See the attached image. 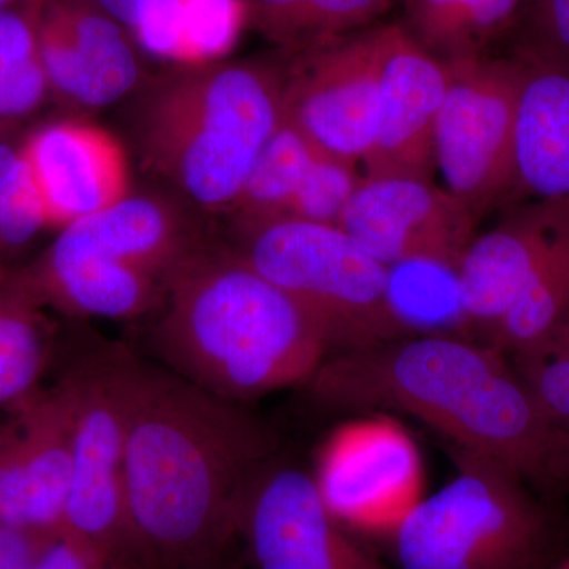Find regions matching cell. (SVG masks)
Listing matches in <instances>:
<instances>
[{
  "mask_svg": "<svg viewBox=\"0 0 569 569\" xmlns=\"http://www.w3.org/2000/svg\"><path fill=\"white\" fill-rule=\"evenodd\" d=\"M3 426H6V425H3ZM2 430H3V427H2ZM2 430H0V433H2Z\"/></svg>",
  "mask_w": 569,
  "mask_h": 569,
  "instance_id": "f35d334b",
  "label": "cell"
},
{
  "mask_svg": "<svg viewBox=\"0 0 569 569\" xmlns=\"http://www.w3.org/2000/svg\"><path fill=\"white\" fill-rule=\"evenodd\" d=\"M51 355L47 307L18 268L0 272V410L10 415L41 389Z\"/></svg>",
  "mask_w": 569,
  "mask_h": 569,
  "instance_id": "7402d4cb",
  "label": "cell"
},
{
  "mask_svg": "<svg viewBox=\"0 0 569 569\" xmlns=\"http://www.w3.org/2000/svg\"><path fill=\"white\" fill-rule=\"evenodd\" d=\"M61 380L73 413V466L62 530L142 569L123 496L126 406L118 353H100Z\"/></svg>",
  "mask_w": 569,
  "mask_h": 569,
  "instance_id": "ba28073f",
  "label": "cell"
},
{
  "mask_svg": "<svg viewBox=\"0 0 569 569\" xmlns=\"http://www.w3.org/2000/svg\"><path fill=\"white\" fill-rule=\"evenodd\" d=\"M305 388L326 410L413 417L455 448L505 463L549 496L556 430L511 358L492 343L459 336L402 337L328 356Z\"/></svg>",
  "mask_w": 569,
  "mask_h": 569,
  "instance_id": "7a4b0ae2",
  "label": "cell"
},
{
  "mask_svg": "<svg viewBox=\"0 0 569 569\" xmlns=\"http://www.w3.org/2000/svg\"><path fill=\"white\" fill-rule=\"evenodd\" d=\"M40 6L0 11V141H13L51 97L37 37Z\"/></svg>",
  "mask_w": 569,
  "mask_h": 569,
  "instance_id": "484cf974",
  "label": "cell"
},
{
  "mask_svg": "<svg viewBox=\"0 0 569 569\" xmlns=\"http://www.w3.org/2000/svg\"><path fill=\"white\" fill-rule=\"evenodd\" d=\"M51 535L0 526V569H33L44 541Z\"/></svg>",
  "mask_w": 569,
  "mask_h": 569,
  "instance_id": "d6a6232c",
  "label": "cell"
},
{
  "mask_svg": "<svg viewBox=\"0 0 569 569\" xmlns=\"http://www.w3.org/2000/svg\"><path fill=\"white\" fill-rule=\"evenodd\" d=\"M43 306L70 317L137 320L159 312L167 283L51 242L18 268Z\"/></svg>",
  "mask_w": 569,
  "mask_h": 569,
  "instance_id": "d6986e66",
  "label": "cell"
},
{
  "mask_svg": "<svg viewBox=\"0 0 569 569\" xmlns=\"http://www.w3.org/2000/svg\"><path fill=\"white\" fill-rule=\"evenodd\" d=\"M400 21L415 40L443 62L488 56L515 31L529 0H402Z\"/></svg>",
  "mask_w": 569,
  "mask_h": 569,
  "instance_id": "44dd1931",
  "label": "cell"
},
{
  "mask_svg": "<svg viewBox=\"0 0 569 569\" xmlns=\"http://www.w3.org/2000/svg\"><path fill=\"white\" fill-rule=\"evenodd\" d=\"M388 296L392 313L406 337L477 339L463 312L458 264L411 260L388 266Z\"/></svg>",
  "mask_w": 569,
  "mask_h": 569,
  "instance_id": "d4e9b609",
  "label": "cell"
},
{
  "mask_svg": "<svg viewBox=\"0 0 569 569\" xmlns=\"http://www.w3.org/2000/svg\"><path fill=\"white\" fill-rule=\"evenodd\" d=\"M48 228H62L132 193L122 142L97 123L54 119L17 141Z\"/></svg>",
  "mask_w": 569,
  "mask_h": 569,
  "instance_id": "9a60e30c",
  "label": "cell"
},
{
  "mask_svg": "<svg viewBox=\"0 0 569 569\" xmlns=\"http://www.w3.org/2000/svg\"><path fill=\"white\" fill-rule=\"evenodd\" d=\"M317 152L316 144L283 118L228 209L239 234L287 217Z\"/></svg>",
  "mask_w": 569,
  "mask_h": 569,
  "instance_id": "cb8c5ba5",
  "label": "cell"
},
{
  "mask_svg": "<svg viewBox=\"0 0 569 569\" xmlns=\"http://www.w3.org/2000/svg\"><path fill=\"white\" fill-rule=\"evenodd\" d=\"M48 230L17 141H0V272Z\"/></svg>",
  "mask_w": 569,
  "mask_h": 569,
  "instance_id": "f1b7e54d",
  "label": "cell"
},
{
  "mask_svg": "<svg viewBox=\"0 0 569 569\" xmlns=\"http://www.w3.org/2000/svg\"><path fill=\"white\" fill-rule=\"evenodd\" d=\"M509 358L549 426L569 436V307L538 342Z\"/></svg>",
  "mask_w": 569,
  "mask_h": 569,
  "instance_id": "83f0119b",
  "label": "cell"
},
{
  "mask_svg": "<svg viewBox=\"0 0 569 569\" xmlns=\"http://www.w3.org/2000/svg\"><path fill=\"white\" fill-rule=\"evenodd\" d=\"M381 81L366 176L430 179L448 63L426 51L400 22L380 26Z\"/></svg>",
  "mask_w": 569,
  "mask_h": 569,
  "instance_id": "2e32d148",
  "label": "cell"
},
{
  "mask_svg": "<svg viewBox=\"0 0 569 569\" xmlns=\"http://www.w3.org/2000/svg\"><path fill=\"white\" fill-rule=\"evenodd\" d=\"M515 189L537 200L569 197V71L526 66Z\"/></svg>",
  "mask_w": 569,
  "mask_h": 569,
  "instance_id": "ffe728a7",
  "label": "cell"
},
{
  "mask_svg": "<svg viewBox=\"0 0 569 569\" xmlns=\"http://www.w3.org/2000/svg\"><path fill=\"white\" fill-rule=\"evenodd\" d=\"M189 569H236L233 567H230V565L227 563V561L222 559H217L212 561H208V563L198 565V567L189 568Z\"/></svg>",
  "mask_w": 569,
  "mask_h": 569,
  "instance_id": "d590c367",
  "label": "cell"
},
{
  "mask_svg": "<svg viewBox=\"0 0 569 569\" xmlns=\"http://www.w3.org/2000/svg\"><path fill=\"white\" fill-rule=\"evenodd\" d=\"M288 71L274 59H216L164 71L134 110L142 162L189 203L228 211L283 121Z\"/></svg>",
  "mask_w": 569,
  "mask_h": 569,
  "instance_id": "277c9868",
  "label": "cell"
},
{
  "mask_svg": "<svg viewBox=\"0 0 569 569\" xmlns=\"http://www.w3.org/2000/svg\"><path fill=\"white\" fill-rule=\"evenodd\" d=\"M33 569H137L82 539L58 531L44 541Z\"/></svg>",
  "mask_w": 569,
  "mask_h": 569,
  "instance_id": "1f68e13d",
  "label": "cell"
},
{
  "mask_svg": "<svg viewBox=\"0 0 569 569\" xmlns=\"http://www.w3.org/2000/svg\"><path fill=\"white\" fill-rule=\"evenodd\" d=\"M71 466L73 413L61 380L11 411L0 433V526L61 531Z\"/></svg>",
  "mask_w": 569,
  "mask_h": 569,
  "instance_id": "4fadbf2b",
  "label": "cell"
},
{
  "mask_svg": "<svg viewBox=\"0 0 569 569\" xmlns=\"http://www.w3.org/2000/svg\"><path fill=\"white\" fill-rule=\"evenodd\" d=\"M236 250L305 310L331 355L406 337L389 305L388 266L342 228L279 220L239 234Z\"/></svg>",
  "mask_w": 569,
  "mask_h": 569,
  "instance_id": "8992f818",
  "label": "cell"
},
{
  "mask_svg": "<svg viewBox=\"0 0 569 569\" xmlns=\"http://www.w3.org/2000/svg\"><path fill=\"white\" fill-rule=\"evenodd\" d=\"M569 307V227L557 239L526 290L488 342L512 356L538 342Z\"/></svg>",
  "mask_w": 569,
  "mask_h": 569,
  "instance_id": "4316f807",
  "label": "cell"
},
{
  "mask_svg": "<svg viewBox=\"0 0 569 569\" xmlns=\"http://www.w3.org/2000/svg\"><path fill=\"white\" fill-rule=\"evenodd\" d=\"M54 242L167 283L198 250L182 209L156 194L130 193L58 231Z\"/></svg>",
  "mask_w": 569,
  "mask_h": 569,
  "instance_id": "ac0fdd59",
  "label": "cell"
},
{
  "mask_svg": "<svg viewBox=\"0 0 569 569\" xmlns=\"http://www.w3.org/2000/svg\"><path fill=\"white\" fill-rule=\"evenodd\" d=\"M37 37L51 97L62 102L110 107L141 84L137 41L96 0H43Z\"/></svg>",
  "mask_w": 569,
  "mask_h": 569,
  "instance_id": "5bb4252c",
  "label": "cell"
},
{
  "mask_svg": "<svg viewBox=\"0 0 569 569\" xmlns=\"http://www.w3.org/2000/svg\"><path fill=\"white\" fill-rule=\"evenodd\" d=\"M452 460L391 537L400 569H549L567 552L549 496L496 459L455 448Z\"/></svg>",
  "mask_w": 569,
  "mask_h": 569,
  "instance_id": "5b68a950",
  "label": "cell"
},
{
  "mask_svg": "<svg viewBox=\"0 0 569 569\" xmlns=\"http://www.w3.org/2000/svg\"><path fill=\"white\" fill-rule=\"evenodd\" d=\"M447 63L448 88L433 140L436 167L449 192L479 217L515 189L526 63L489 56Z\"/></svg>",
  "mask_w": 569,
  "mask_h": 569,
  "instance_id": "52a82bcc",
  "label": "cell"
},
{
  "mask_svg": "<svg viewBox=\"0 0 569 569\" xmlns=\"http://www.w3.org/2000/svg\"><path fill=\"white\" fill-rule=\"evenodd\" d=\"M361 179L356 163L318 149L283 220L339 227Z\"/></svg>",
  "mask_w": 569,
  "mask_h": 569,
  "instance_id": "f546056e",
  "label": "cell"
},
{
  "mask_svg": "<svg viewBox=\"0 0 569 569\" xmlns=\"http://www.w3.org/2000/svg\"><path fill=\"white\" fill-rule=\"evenodd\" d=\"M41 0H0V11L40 6Z\"/></svg>",
  "mask_w": 569,
  "mask_h": 569,
  "instance_id": "e575fe53",
  "label": "cell"
},
{
  "mask_svg": "<svg viewBox=\"0 0 569 569\" xmlns=\"http://www.w3.org/2000/svg\"><path fill=\"white\" fill-rule=\"evenodd\" d=\"M153 347L171 372L236 403L306 387L331 351L238 250H198L168 280Z\"/></svg>",
  "mask_w": 569,
  "mask_h": 569,
  "instance_id": "3957f363",
  "label": "cell"
},
{
  "mask_svg": "<svg viewBox=\"0 0 569 569\" xmlns=\"http://www.w3.org/2000/svg\"><path fill=\"white\" fill-rule=\"evenodd\" d=\"M247 22L280 51L299 54L372 28L396 0H241Z\"/></svg>",
  "mask_w": 569,
  "mask_h": 569,
  "instance_id": "603a6c76",
  "label": "cell"
},
{
  "mask_svg": "<svg viewBox=\"0 0 569 569\" xmlns=\"http://www.w3.org/2000/svg\"><path fill=\"white\" fill-rule=\"evenodd\" d=\"M548 493H569V436L557 433L550 455Z\"/></svg>",
  "mask_w": 569,
  "mask_h": 569,
  "instance_id": "836d02e7",
  "label": "cell"
},
{
  "mask_svg": "<svg viewBox=\"0 0 569 569\" xmlns=\"http://www.w3.org/2000/svg\"><path fill=\"white\" fill-rule=\"evenodd\" d=\"M478 217L447 187L406 176H365L339 227L381 264H459Z\"/></svg>",
  "mask_w": 569,
  "mask_h": 569,
  "instance_id": "7c38bea8",
  "label": "cell"
},
{
  "mask_svg": "<svg viewBox=\"0 0 569 569\" xmlns=\"http://www.w3.org/2000/svg\"><path fill=\"white\" fill-rule=\"evenodd\" d=\"M116 353L126 406L123 496L141 568L222 559L247 486L276 456L274 437L242 403Z\"/></svg>",
  "mask_w": 569,
  "mask_h": 569,
  "instance_id": "6da1fadb",
  "label": "cell"
},
{
  "mask_svg": "<svg viewBox=\"0 0 569 569\" xmlns=\"http://www.w3.org/2000/svg\"><path fill=\"white\" fill-rule=\"evenodd\" d=\"M283 118L320 151L362 162L376 133L380 26L295 54Z\"/></svg>",
  "mask_w": 569,
  "mask_h": 569,
  "instance_id": "8fae6325",
  "label": "cell"
},
{
  "mask_svg": "<svg viewBox=\"0 0 569 569\" xmlns=\"http://www.w3.org/2000/svg\"><path fill=\"white\" fill-rule=\"evenodd\" d=\"M512 36V58L537 69L569 71V0H529Z\"/></svg>",
  "mask_w": 569,
  "mask_h": 569,
  "instance_id": "4dcf8cb0",
  "label": "cell"
},
{
  "mask_svg": "<svg viewBox=\"0 0 569 569\" xmlns=\"http://www.w3.org/2000/svg\"><path fill=\"white\" fill-rule=\"evenodd\" d=\"M312 477L350 533L388 538L421 500L425 481L413 438L388 413H361L336 429Z\"/></svg>",
  "mask_w": 569,
  "mask_h": 569,
  "instance_id": "9c48e42d",
  "label": "cell"
},
{
  "mask_svg": "<svg viewBox=\"0 0 569 569\" xmlns=\"http://www.w3.org/2000/svg\"><path fill=\"white\" fill-rule=\"evenodd\" d=\"M3 425H6V422H0V430H2Z\"/></svg>",
  "mask_w": 569,
  "mask_h": 569,
  "instance_id": "74e56055",
  "label": "cell"
},
{
  "mask_svg": "<svg viewBox=\"0 0 569 569\" xmlns=\"http://www.w3.org/2000/svg\"><path fill=\"white\" fill-rule=\"evenodd\" d=\"M236 537L254 569H387L331 515L312 473L276 456L247 486Z\"/></svg>",
  "mask_w": 569,
  "mask_h": 569,
  "instance_id": "30bf717a",
  "label": "cell"
},
{
  "mask_svg": "<svg viewBox=\"0 0 569 569\" xmlns=\"http://www.w3.org/2000/svg\"><path fill=\"white\" fill-rule=\"evenodd\" d=\"M549 569H569V548Z\"/></svg>",
  "mask_w": 569,
  "mask_h": 569,
  "instance_id": "8d00e7d4",
  "label": "cell"
},
{
  "mask_svg": "<svg viewBox=\"0 0 569 569\" xmlns=\"http://www.w3.org/2000/svg\"><path fill=\"white\" fill-rule=\"evenodd\" d=\"M569 227V197L522 206L475 236L458 264L460 299L471 331L488 342Z\"/></svg>",
  "mask_w": 569,
  "mask_h": 569,
  "instance_id": "e0dca14e",
  "label": "cell"
}]
</instances>
